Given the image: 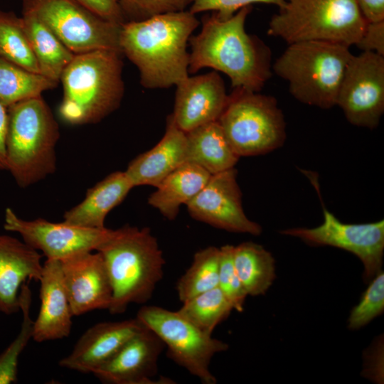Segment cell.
Listing matches in <instances>:
<instances>
[{
  "label": "cell",
  "mask_w": 384,
  "mask_h": 384,
  "mask_svg": "<svg viewBox=\"0 0 384 384\" xmlns=\"http://www.w3.org/2000/svg\"><path fill=\"white\" fill-rule=\"evenodd\" d=\"M163 347L159 338L146 327L92 374L102 382L110 384L174 383L167 378H154Z\"/></svg>",
  "instance_id": "cell-16"
},
{
  "label": "cell",
  "mask_w": 384,
  "mask_h": 384,
  "mask_svg": "<svg viewBox=\"0 0 384 384\" xmlns=\"http://www.w3.org/2000/svg\"><path fill=\"white\" fill-rule=\"evenodd\" d=\"M0 57L29 71L40 73L21 18L0 10Z\"/></svg>",
  "instance_id": "cell-30"
},
{
  "label": "cell",
  "mask_w": 384,
  "mask_h": 384,
  "mask_svg": "<svg viewBox=\"0 0 384 384\" xmlns=\"http://www.w3.org/2000/svg\"><path fill=\"white\" fill-rule=\"evenodd\" d=\"M122 55L110 50L75 54L60 80L63 96L59 113L63 121L95 124L119 107L124 92Z\"/></svg>",
  "instance_id": "cell-4"
},
{
  "label": "cell",
  "mask_w": 384,
  "mask_h": 384,
  "mask_svg": "<svg viewBox=\"0 0 384 384\" xmlns=\"http://www.w3.org/2000/svg\"><path fill=\"white\" fill-rule=\"evenodd\" d=\"M58 124L41 96L7 107L6 170L19 187L26 188L53 174Z\"/></svg>",
  "instance_id": "cell-5"
},
{
  "label": "cell",
  "mask_w": 384,
  "mask_h": 384,
  "mask_svg": "<svg viewBox=\"0 0 384 384\" xmlns=\"http://www.w3.org/2000/svg\"><path fill=\"white\" fill-rule=\"evenodd\" d=\"M125 19L142 21L150 17L186 10L193 0H118Z\"/></svg>",
  "instance_id": "cell-34"
},
{
  "label": "cell",
  "mask_w": 384,
  "mask_h": 384,
  "mask_svg": "<svg viewBox=\"0 0 384 384\" xmlns=\"http://www.w3.org/2000/svg\"><path fill=\"white\" fill-rule=\"evenodd\" d=\"M257 3L274 4L281 8L286 0H193L189 11L194 14L212 11L219 18L225 19L231 17L240 9Z\"/></svg>",
  "instance_id": "cell-35"
},
{
  "label": "cell",
  "mask_w": 384,
  "mask_h": 384,
  "mask_svg": "<svg viewBox=\"0 0 384 384\" xmlns=\"http://www.w3.org/2000/svg\"><path fill=\"white\" fill-rule=\"evenodd\" d=\"M21 18L40 74L59 82L63 70L75 54L33 14L23 11Z\"/></svg>",
  "instance_id": "cell-25"
},
{
  "label": "cell",
  "mask_w": 384,
  "mask_h": 384,
  "mask_svg": "<svg viewBox=\"0 0 384 384\" xmlns=\"http://www.w3.org/2000/svg\"><path fill=\"white\" fill-rule=\"evenodd\" d=\"M58 82L0 57V104L6 108L20 101L41 96Z\"/></svg>",
  "instance_id": "cell-27"
},
{
  "label": "cell",
  "mask_w": 384,
  "mask_h": 384,
  "mask_svg": "<svg viewBox=\"0 0 384 384\" xmlns=\"http://www.w3.org/2000/svg\"><path fill=\"white\" fill-rule=\"evenodd\" d=\"M7 108L0 104V170H6V133Z\"/></svg>",
  "instance_id": "cell-39"
},
{
  "label": "cell",
  "mask_w": 384,
  "mask_h": 384,
  "mask_svg": "<svg viewBox=\"0 0 384 384\" xmlns=\"http://www.w3.org/2000/svg\"><path fill=\"white\" fill-rule=\"evenodd\" d=\"M176 86L174 112L171 115L179 129L186 133L218 120L229 95L217 71L188 75Z\"/></svg>",
  "instance_id": "cell-17"
},
{
  "label": "cell",
  "mask_w": 384,
  "mask_h": 384,
  "mask_svg": "<svg viewBox=\"0 0 384 384\" xmlns=\"http://www.w3.org/2000/svg\"><path fill=\"white\" fill-rule=\"evenodd\" d=\"M199 25L196 14L186 10L122 25V53L138 68L143 87L168 88L188 76V43Z\"/></svg>",
  "instance_id": "cell-2"
},
{
  "label": "cell",
  "mask_w": 384,
  "mask_h": 384,
  "mask_svg": "<svg viewBox=\"0 0 384 384\" xmlns=\"http://www.w3.org/2000/svg\"><path fill=\"white\" fill-rule=\"evenodd\" d=\"M218 121L240 157L269 153L286 140L284 116L277 100L260 92L234 89Z\"/></svg>",
  "instance_id": "cell-8"
},
{
  "label": "cell",
  "mask_w": 384,
  "mask_h": 384,
  "mask_svg": "<svg viewBox=\"0 0 384 384\" xmlns=\"http://www.w3.org/2000/svg\"><path fill=\"white\" fill-rule=\"evenodd\" d=\"M366 23L355 0H286L272 17L267 34L288 45L326 41L350 47Z\"/></svg>",
  "instance_id": "cell-7"
},
{
  "label": "cell",
  "mask_w": 384,
  "mask_h": 384,
  "mask_svg": "<svg viewBox=\"0 0 384 384\" xmlns=\"http://www.w3.org/2000/svg\"><path fill=\"white\" fill-rule=\"evenodd\" d=\"M353 125L375 129L384 112V56L353 55L346 66L336 105Z\"/></svg>",
  "instance_id": "cell-11"
},
{
  "label": "cell",
  "mask_w": 384,
  "mask_h": 384,
  "mask_svg": "<svg viewBox=\"0 0 384 384\" xmlns=\"http://www.w3.org/2000/svg\"><path fill=\"white\" fill-rule=\"evenodd\" d=\"M145 328L137 317L96 324L84 332L71 353L59 361V366L80 373H92Z\"/></svg>",
  "instance_id": "cell-18"
},
{
  "label": "cell",
  "mask_w": 384,
  "mask_h": 384,
  "mask_svg": "<svg viewBox=\"0 0 384 384\" xmlns=\"http://www.w3.org/2000/svg\"><path fill=\"white\" fill-rule=\"evenodd\" d=\"M384 309V274L381 271L373 278L359 303L353 308L348 320L351 330L361 328L381 314Z\"/></svg>",
  "instance_id": "cell-32"
},
{
  "label": "cell",
  "mask_w": 384,
  "mask_h": 384,
  "mask_svg": "<svg viewBox=\"0 0 384 384\" xmlns=\"http://www.w3.org/2000/svg\"><path fill=\"white\" fill-rule=\"evenodd\" d=\"M186 161L199 166L210 175L234 168L240 159L218 121L186 132Z\"/></svg>",
  "instance_id": "cell-24"
},
{
  "label": "cell",
  "mask_w": 384,
  "mask_h": 384,
  "mask_svg": "<svg viewBox=\"0 0 384 384\" xmlns=\"http://www.w3.org/2000/svg\"><path fill=\"white\" fill-rule=\"evenodd\" d=\"M43 264L41 255L23 241L0 234V312L11 314L20 311L22 285L41 279Z\"/></svg>",
  "instance_id": "cell-20"
},
{
  "label": "cell",
  "mask_w": 384,
  "mask_h": 384,
  "mask_svg": "<svg viewBox=\"0 0 384 384\" xmlns=\"http://www.w3.org/2000/svg\"><path fill=\"white\" fill-rule=\"evenodd\" d=\"M41 306L33 321L32 339L38 343L68 337L73 316L60 260L46 259L39 280Z\"/></svg>",
  "instance_id": "cell-19"
},
{
  "label": "cell",
  "mask_w": 384,
  "mask_h": 384,
  "mask_svg": "<svg viewBox=\"0 0 384 384\" xmlns=\"http://www.w3.org/2000/svg\"><path fill=\"white\" fill-rule=\"evenodd\" d=\"M134 188L125 171H114L87 190L83 201L67 210L63 221L88 228H105L107 214Z\"/></svg>",
  "instance_id": "cell-22"
},
{
  "label": "cell",
  "mask_w": 384,
  "mask_h": 384,
  "mask_svg": "<svg viewBox=\"0 0 384 384\" xmlns=\"http://www.w3.org/2000/svg\"><path fill=\"white\" fill-rule=\"evenodd\" d=\"M60 261L73 316L95 309H109L112 287L99 252H85Z\"/></svg>",
  "instance_id": "cell-15"
},
{
  "label": "cell",
  "mask_w": 384,
  "mask_h": 384,
  "mask_svg": "<svg viewBox=\"0 0 384 384\" xmlns=\"http://www.w3.org/2000/svg\"><path fill=\"white\" fill-rule=\"evenodd\" d=\"M210 174L199 166L186 161L166 176L148 198V203L169 220L178 214L204 187Z\"/></svg>",
  "instance_id": "cell-23"
},
{
  "label": "cell",
  "mask_w": 384,
  "mask_h": 384,
  "mask_svg": "<svg viewBox=\"0 0 384 384\" xmlns=\"http://www.w3.org/2000/svg\"><path fill=\"white\" fill-rule=\"evenodd\" d=\"M324 220L315 228H293L281 231L311 245H328L357 256L364 267L365 281L381 272L384 253V220L351 224L340 221L322 204Z\"/></svg>",
  "instance_id": "cell-12"
},
{
  "label": "cell",
  "mask_w": 384,
  "mask_h": 384,
  "mask_svg": "<svg viewBox=\"0 0 384 384\" xmlns=\"http://www.w3.org/2000/svg\"><path fill=\"white\" fill-rule=\"evenodd\" d=\"M233 262L247 295L264 294L274 278V260L262 245L245 242L234 246Z\"/></svg>",
  "instance_id": "cell-26"
},
{
  "label": "cell",
  "mask_w": 384,
  "mask_h": 384,
  "mask_svg": "<svg viewBox=\"0 0 384 384\" xmlns=\"http://www.w3.org/2000/svg\"><path fill=\"white\" fill-rule=\"evenodd\" d=\"M367 22L384 21V0H355Z\"/></svg>",
  "instance_id": "cell-38"
},
{
  "label": "cell",
  "mask_w": 384,
  "mask_h": 384,
  "mask_svg": "<svg viewBox=\"0 0 384 384\" xmlns=\"http://www.w3.org/2000/svg\"><path fill=\"white\" fill-rule=\"evenodd\" d=\"M23 11L36 16L75 54L97 50L122 53V24L99 16L75 0H24Z\"/></svg>",
  "instance_id": "cell-10"
},
{
  "label": "cell",
  "mask_w": 384,
  "mask_h": 384,
  "mask_svg": "<svg viewBox=\"0 0 384 384\" xmlns=\"http://www.w3.org/2000/svg\"><path fill=\"white\" fill-rule=\"evenodd\" d=\"M356 46L362 52H373L384 56V21L367 22Z\"/></svg>",
  "instance_id": "cell-36"
},
{
  "label": "cell",
  "mask_w": 384,
  "mask_h": 384,
  "mask_svg": "<svg viewBox=\"0 0 384 384\" xmlns=\"http://www.w3.org/2000/svg\"><path fill=\"white\" fill-rule=\"evenodd\" d=\"M194 219L227 231L261 234L260 225L249 219L242 206V193L235 168L211 175L186 205Z\"/></svg>",
  "instance_id": "cell-14"
},
{
  "label": "cell",
  "mask_w": 384,
  "mask_h": 384,
  "mask_svg": "<svg viewBox=\"0 0 384 384\" xmlns=\"http://www.w3.org/2000/svg\"><path fill=\"white\" fill-rule=\"evenodd\" d=\"M353 54L349 47L326 41L292 43L272 65L286 80L299 102L321 109L336 105L346 66Z\"/></svg>",
  "instance_id": "cell-6"
},
{
  "label": "cell",
  "mask_w": 384,
  "mask_h": 384,
  "mask_svg": "<svg viewBox=\"0 0 384 384\" xmlns=\"http://www.w3.org/2000/svg\"><path fill=\"white\" fill-rule=\"evenodd\" d=\"M4 229L18 233L23 241L47 259L63 260L97 249L114 230L88 228L67 223H53L43 218L32 220L19 218L10 208L5 211Z\"/></svg>",
  "instance_id": "cell-13"
},
{
  "label": "cell",
  "mask_w": 384,
  "mask_h": 384,
  "mask_svg": "<svg viewBox=\"0 0 384 384\" xmlns=\"http://www.w3.org/2000/svg\"><path fill=\"white\" fill-rule=\"evenodd\" d=\"M167 348V355L203 384H215L210 372L213 357L228 345L198 329L180 314L158 306H144L136 316Z\"/></svg>",
  "instance_id": "cell-9"
},
{
  "label": "cell",
  "mask_w": 384,
  "mask_h": 384,
  "mask_svg": "<svg viewBox=\"0 0 384 384\" xmlns=\"http://www.w3.org/2000/svg\"><path fill=\"white\" fill-rule=\"evenodd\" d=\"M186 133L178 127L170 114L161 139L150 150L135 157L124 171L134 187L148 185L156 188L166 176L186 162Z\"/></svg>",
  "instance_id": "cell-21"
},
{
  "label": "cell",
  "mask_w": 384,
  "mask_h": 384,
  "mask_svg": "<svg viewBox=\"0 0 384 384\" xmlns=\"http://www.w3.org/2000/svg\"><path fill=\"white\" fill-rule=\"evenodd\" d=\"M220 248L209 246L197 251L191 265L177 282L181 303L218 286Z\"/></svg>",
  "instance_id": "cell-28"
},
{
  "label": "cell",
  "mask_w": 384,
  "mask_h": 384,
  "mask_svg": "<svg viewBox=\"0 0 384 384\" xmlns=\"http://www.w3.org/2000/svg\"><path fill=\"white\" fill-rule=\"evenodd\" d=\"M28 282L21 289L20 311L23 320L21 330L15 339L0 354V384H10L17 380L18 363L20 355L33 336V321L30 316L31 292Z\"/></svg>",
  "instance_id": "cell-31"
},
{
  "label": "cell",
  "mask_w": 384,
  "mask_h": 384,
  "mask_svg": "<svg viewBox=\"0 0 384 384\" xmlns=\"http://www.w3.org/2000/svg\"><path fill=\"white\" fill-rule=\"evenodd\" d=\"M233 309L230 303L217 287L182 303L178 312L198 329L212 335L218 324L225 320Z\"/></svg>",
  "instance_id": "cell-29"
},
{
  "label": "cell",
  "mask_w": 384,
  "mask_h": 384,
  "mask_svg": "<svg viewBox=\"0 0 384 384\" xmlns=\"http://www.w3.org/2000/svg\"><path fill=\"white\" fill-rule=\"evenodd\" d=\"M105 264L112 287L108 309L123 314L131 304H144L164 275L165 260L150 228L125 225L97 249Z\"/></svg>",
  "instance_id": "cell-3"
},
{
  "label": "cell",
  "mask_w": 384,
  "mask_h": 384,
  "mask_svg": "<svg viewBox=\"0 0 384 384\" xmlns=\"http://www.w3.org/2000/svg\"><path fill=\"white\" fill-rule=\"evenodd\" d=\"M233 248L225 245L220 248L218 287L230 303L233 309L242 311L247 294L236 272L233 262Z\"/></svg>",
  "instance_id": "cell-33"
},
{
  "label": "cell",
  "mask_w": 384,
  "mask_h": 384,
  "mask_svg": "<svg viewBox=\"0 0 384 384\" xmlns=\"http://www.w3.org/2000/svg\"><path fill=\"white\" fill-rule=\"evenodd\" d=\"M99 16L119 24L125 23L118 0H75Z\"/></svg>",
  "instance_id": "cell-37"
},
{
  "label": "cell",
  "mask_w": 384,
  "mask_h": 384,
  "mask_svg": "<svg viewBox=\"0 0 384 384\" xmlns=\"http://www.w3.org/2000/svg\"><path fill=\"white\" fill-rule=\"evenodd\" d=\"M252 6L228 18L215 12L202 18L200 32L189 39V73L210 68L225 74L233 89L260 92L272 74L270 48L245 30Z\"/></svg>",
  "instance_id": "cell-1"
}]
</instances>
